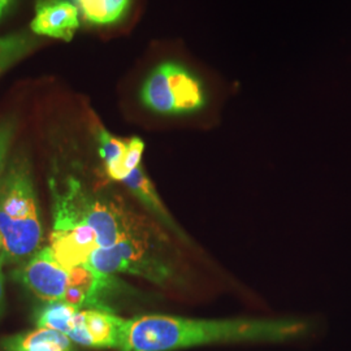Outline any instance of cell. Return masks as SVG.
<instances>
[{"instance_id":"8fae6325","label":"cell","mask_w":351,"mask_h":351,"mask_svg":"<svg viewBox=\"0 0 351 351\" xmlns=\"http://www.w3.org/2000/svg\"><path fill=\"white\" fill-rule=\"evenodd\" d=\"M1 351H77L75 342L59 330L37 328L0 339Z\"/></svg>"},{"instance_id":"8992f818","label":"cell","mask_w":351,"mask_h":351,"mask_svg":"<svg viewBox=\"0 0 351 351\" xmlns=\"http://www.w3.org/2000/svg\"><path fill=\"white\" fill-rule=\"evenodd\" d=\"M13 280L24 285L43 303L62 301L68 287L69 269L55 259L50 246L42 247L12 274Z\"/></svg>"},{"instance_id":"52a82bcc","label":"cell","mask_w":351,"mask_h":351,"mask_svg":"<svg viewBox=\"0 0 351 351\" xmlns=\"http://www.w3.org/2000/svg\"><path fill=\"white\" fill-rule=\"evenodd\" d=\"M125 320L114 311L80 310L66 336L84 348L119 349Z\"/></svg>"},{"instance_id":"ba28073f","label":"cell","mask_w":351,"mask_h":351,"mask_svg":"<svg viewBox=\"0 0 351 351\" xmlns=\"http://www.w3.org/2000/svg\"><path fill=\"white\" fill-rule=\"evenodd\" d=\"M97 138L106 173L113 181L123 182L134 169L142 165L141 160L145 143L138 137L117 138L103 126L98 125Z\"/></svg>"},{"instance_id":"4fadbf2b","label":"cell","mask_w":351,"mask_h":351,"mask_svg":"<svg viewBox=\"0 0 351 351\" xmlns=\"http://www.w3.org/2000/svg\"><path fill=\"white\" fill-rule=\"evenodd\" d=\"M80 311L75 306L62 301L43 303L34 314L37 328H50L66 335Z\"/></svg>"},{"instance_id":"9c48e42d","label":"cell","mask_w":351,"mask_h":351,"mask_svg":"<svg viewBox=\"0 0 351 351\" xmlns=\"http://www.w3.org/2000/svg\"><path fill=\"white\" fill-rule=\"evenodd\" d=\"M30 27L38 36L71 42L80 27V12L68 0H38Z\"/></svg>"},{"instance_id":"e0dca14e","label":"cell","mask_w":351,"mask_h":351,"mask_svg":"<svg viewBox=\"0 0 351 351\" xmlns=\"http://www.w3.org/2000/svg\"><path fill=\"white\" fill-rule=\"evenodd\" d=\"M4 264H5V251H4V246H3V241L0 239V269L3 268Z\"/></svg>"},{"instance_id":"2e32d148","label":"cell","mask_w":351,"mask_h":351,"mask_svg":"<svg viewBox=\"0 0 351 351\" xmlns=\"http://www.w3.org/2000/svg\"><path fill=\"white\" fill-rule=\"evenodd\" d=\"M11 3H12V0H0V20L4 16L5 11L8 10V7L11 5Z\"/></svg>"},{"instance_id":"7a4b0ae2","label":"cell","mask_w":351,"mask_h":351,"mask_svg":"<svg viewBox=\"0 0 351 351\" xmlns=\"http://www.w3.org/2000/svg\"><path fill=\"white\" fill-rule=\"evenodd\" d=\"M42 233L30 159L17 151L0 180V239L5 264L27 262L40 249Z\"/></svg>"},{"instance_id":"277c9868","label":"cell","mask_w":351,"mask_h":351,"mask_svg":"<svg viewBox=\"0 0 351 351\" xmlns=\"http://www.w3.org/2000/svg\"><path fill=\"white\" fill-rule=\"evenodd\" d=\"M85 265L107 275L142 277L163 288L182 284L180 269L165 252L158 250V246L149 241L145 230L120 239L110 247L98 249Z\"/></svg>"},{"instance_id":"6da1fadb","label":"cell","mask_w":351,"mask_h":351,"mask_svg":"<svg viewBox=\"0 0 351 351\" xmlns=\"http://www.w3.org/2000/svg\"><path fill=\"white\" fill-rule=\"evenodd\" d=\"M308 323L295 317L191 319L142 315L126 319L120 351H175L233 342H284L302 337Z\"/></svg>"},{"instance_id":"3957f363","label":"cell","mask_w":351,"mask_h":351,"mask_svg":"<svg viewBox=\"0 0 351 351\" xmlns=\"http://www.w3.org/2000/svg\"><path fill=\"white\" fill-rule=\"evenodd\" d=\"M139 99L146 110L160 116H190L208 104V90L201 75L186 64H158L142 82Z\"/></svg>"},{"instance_id":"9a60e30c","label":"cell","mask_w":351,"mask_h":351,"mask_svg":"<svg viewBox=\"0 0 351 351\" xmlns=\"http://www.w3.org/2000/svg\"><path fill=\"white\" fill-rule=\"evenodd\" d=\"M4 311V276L0 269V317Z\"/></svg>"},{"instance_id":"7c38bea8","label":"cell","mask_w":351,"mask_h":351,"mask_svg":"<svg viewBox=\"0 0 351 351\" xmlns=\"http://www.w3.org/2000/svg\"><path fill=\"white\" fill-rule=\"evenodd\" d=\"M84 20L91 25H112L129 11L132 0H72Z\"/></svg>"},{"instance_id":"5b68a950","label":"cell","mask_w":351,"mask_h":351,"mask_svg":"<svg viewBox=\"0 0 351 351\" xmlns=\"http://www.w3.org/2000/svg\"><path fill=\"white\" fill-rule=\"evenodd\" d=\"M125 284L114 275L101 274L88 265L69 269L68 287L62 302L80 310L98 308L114 311L111 301L128 293Z\"/></svg>"},{"instance_id":"30bf717a","label":"cell","mask_w":351,"mask_h":351,"mask_svg":"<svg viewBox=\"0 0 351 351\" xmlns=\"http://www.w3.org/2000/svg\"><path fill=\"white\" fill-rule=\"evenodd\" d=\"M123 184L164 228L173 233L177 239H182V242L188 245L190 243L188 234L180 228L172 215L165 208L156 189L152 185L142 165H139L137 169L128 176Z\"/></svg>"},{"instance_id":"5bb4252c","label":"cell","mask_w":351,"mask_h":351,"mask_svg":"<svg viewBox=\"0 0 351 351\" xmlns=\"http://www.w3.org/2000/svg\"><path fill=\"white\" fill-rule=\"evenodd\" d=\"M17 130V119L7 116L0 120V180L8 164V154Z\"/></svg>"}]
</instances>
